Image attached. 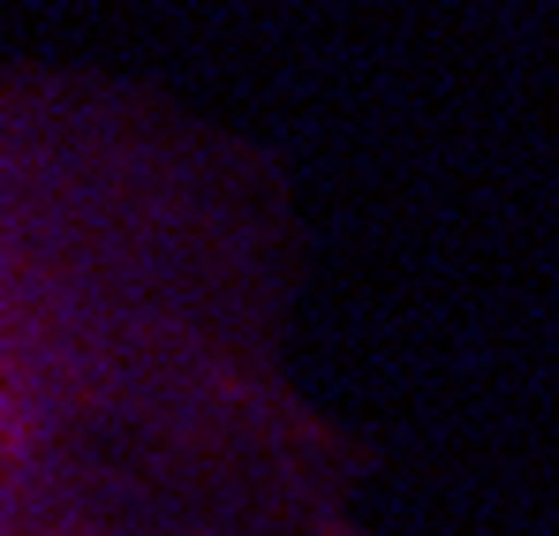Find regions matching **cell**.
<instances>
[{
	"mask_svg": "<svg viewBox=\"0 0 559 536\" xmlns=\"http://www.w3.org/2000/svg\"><path fill=\"white\" fill-rule=\"evenodd\" d=\"M371 476L273 167L0 76V536H393Z\"/></svg>",
	"mask_w": 559,
	"mask_h": 536,
	"instance_id": "6da1fadb",
	"label": "cell"
}]
</instances>
